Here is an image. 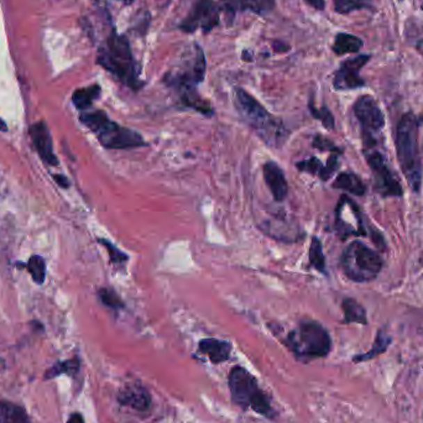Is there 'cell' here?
Returning <instances> with one entry per match:
<instances>
[{
    "label": "cell",
    "instance_id": "d6986e66",
    "mask_svg": "<svg viewBox=\"0 0 423 423\" xmlns=\"http://www.w3.org/2000/svg\"><path fill=\"white\" fill-rule=\"evenodd\" d=\"M333 187L356 195H365L367 192V187L362 182V178L353 173H340L334 181Z\"/></svg>",
    "mask_w": 423,
    "mask_h": 423
},
{
    "label": "cell",
    "instance_id": "836d02e7",
    "mask_svg": "<svg viewBox=\"0 0 423 423\" xmlns=\"http://www.w3.org/2000/svg\"><path fill=\"white\" fill-rule=\"evenodd\" d=\"M305 1H306L307 4L313 6L314 9H317V10H323L324 6H326V1L324 0H305Z\"/></svg>",
    "mask_w": 423,
    "mask_h": 423
},
{
    "label": "cell",
    "instance_id": "484cf974",
    "mask_svg": "<svg viewBox=\"0 0 423 423\" xmlns=\"http://www.w3.org/2000/svg\"><path fill=\"white\" fill-rule=\"evenodd\" d=\"M310 264L319 273H326V257L323 254L322 243L317 237L312 238L310 246Z\"/></svg>",
    "mask_w": 423,
    "mask_h": 423
},
{
    "label": "cell",
    "instance_id": "44dd1931",
    "mask_svg": "<svg viewBox=\"0 0 423 423\" xmlns=\"http://www.w3.org/2000/svg\"><path fill=\"white\" fill-rule=\"evenodd\" d=\"M391 340H391V337L388 334V332L385 329H380L376 334V338H375L372 349L367 353H364V354H358V356H354L353 362H367V360H372L380 354H384L385 351H388L389 345L391 344Z\"/></svg>",
    "mask_w": 423,
    "mask_h": 423
},
{
    "label": "cell",
    "instance_id": "74e56055",
    "mask_svg": "<svg viewBox=\"0 0 423 423\" xmlns=\"http://www.w3.org/2000/svg\"><path fill=\"white\" fill-rule=\"evenodd\" d=\"M120 1H122L124 4H127V6H129V4H131V3H134V0H120Z\"/></svg>",
    "mask_w": 423,
    "mask_h": 423
},
{
    "label": "cell",
    "instance_id": "ab89813d",
    "mask_svg": "<svg viewBox=\"0 0 423 423\" xmlns=\"http://www.w3.org/2000/svg\"><path fill=\"white\" fill-rule=\"evenodd\" d=\"M0 364H1V359H0Z\"/></svg>",
    "mask_w": 423,
    "mask_h": 423
},
{
    "label": "cell",
    "instance_id": "d590c367",
    "mask_svg": "<svg viewBox=\"0 0 423 423\" xmlns=\"http://www.w3.org/2000/svg\"><path fill=\"white\" fill-rule=\"evenodd\" d=\"M416 50L418 51L420 55L423 56V39L418 40L417 42H416Z\"/></svg>",
    "mask_w": 423,
    "mask_h": 423
},
{
    "label": "cell",
    "instance_id": "5bb4252c",
    "mask_svg": "<svg viewBox=\"0 0 423 423\" xmlns=\"http://www.w3.org/2000/svg\"><path fill=\"white\" fill-rule=\"evenodd\" d=\"M29 134H30L33 146L41 157V160L50 166H57L58 159L54 154L50 130L46 127V124L42 122L33 124L29 129Z\"/></svg>",
    "mask_w": 423,
    "mask_h": 423
},
{
    "label": "cell",
    "instance_id": "4dcf8cb0",
    "mask_svg": "<svg viewBox=\"0 0 423 423\" xmlns=\"http://www.w3.org/2000/svg\"><path fill=\"white\" fill-rule=\"evenodd\" d=\"M99 243L108 250V254L111 256V262L113 264H124V262H128V255L119 250L115 245L111 244L106 239H99Z\"/></svg>",
    "mask_w": 423,
    "mask_h": 423
},
{
    "label": "cell",
    "instance_id": "6da1fadb",
    "mask_svg": "<svg viewBox=\"0 0 423 423\" xmlns=\"http://www.w3.org/2000/svg\"><path fill=\"white\" fill-rule=\"evenodd\" d=\"M97 62L128 88L139 90L144 86L140 79L141 68L134 58L128 39L115 33V30L100 46Z\"/></svg>",
    "mask_w": 423,
    "mask_h": 423
},
{
    "label": "cell",
    "instance_id": "5b68a950",
    "mask_svg": "<svg viewBox=\"0 0 423 423\" xmlns=\"http://www.w3.org/2000/svg\"><path fill=\"white\" fill-rule=\"evenodd\" d=\"M228 384L232 401L235 405L243 410L251 408L267 418L275 417V412L265 392L259 388L255 378L244 367H234L230 370Z\"/></svg>",
    "mask_w": 423,
    "mask_h": 423
},
{
    "label": "cell",
    "instance_id": "e575fe53",
    "mask_svg": "<svg viewBox=\"0 0 423 423\" xmlns=\"http://www.w3.org/2000/svg\"><path fill=\"white\" fill-rule=\"evenodd\" d=\"M67 423H84V418L81 413H78V412H74L72 413L70 418H68V421Z\"/></svg>",
    "mask_w": 423,
    "mask_h": 423
},
{
    "label": "cell",
    "instance_id": "8d00e7d4",
    "mask_svg": "<svg viewBox=\"0 0 423 423\" xmlns=\"http://www.w3.org/2000/svg\"><path fill=\"white\" fill-rule=\"evenodd\" d=\"M8 130V127H6V122L0 118V131H6Z\"/></svg>",
    "mask_w": 423,
    "mask_h": 423
},
{
    "label": "cell",
    "instance_id": "8992f818",
    "mask_svg": "<svg viewBox=\"0 0 423 423\" xmlns=\"http://www.w3.org/2000/svg\"><path fill=\"white\" fill-rule=\"evenodd\" d=\"M286 345L300 359H316L329 354L332 340L328 330L316 321H303L287 335Z\"/></svg>",
    "mask_w": 423,
    "mask_h": 423
},
{
    "label": "cell",
    "instance_id": "f1b7e54d",
    "mask_svg": "<svg viewBox=\"0 0 423 423\" xmlns=\"http://www.w3.org/2000/svg\"><path fill=\"white\" fill-rule=\"evenodd\" d=\"M98 296H99V300L104 306L114 310V311H119L124 307L122 298L119 297L117 292L113 289H108V287H103L98 291Z\"/></svg>",
    "mask_w": 423,
    "mask_h": 423
},
{
    "label": "cell",
    "instance_id": "cb8c5ba5",
    "mask_svg": "<svg viewBox=\"0 0 423 423\" xmlns=\"http://www.w3.org/2000/svg\"><path fill=\"white\" fill-rule=\"evenodd\" d=\"M79 367H81V362H79V358H73L70 360H65V362H56L54 367H50L46 373H45V378L50 380V378H55L57 376H60L62 374H67L70 376H74L77 375L79 372Z\"/></svg>",
    "mask_w": 423,
    "mask_h": 423
},
{
    "label": "cell",
    "instance_id": "7a4b0ae2",
    "mask_svg": "<svg viewBox=\"0 0 423 423\" xmlns=\"http://www.w3.org/2000/svg\"><path fill=\"white\" fill-rule=\"evenodd\" d=\"M423 117L413 113L402 115L396 127L395 145L397 160L410 189L417 193L422 184V163L418 151V127Z\"/></svg>",
    "mask_w": 423,
    "mask_h": 423
},
{
    "label": "cell",
    "instance_id": "4316f807",
    "mask_svg": "<svg viewBox=\"0 0 423 423\" xmlns=\"http://www.w3.org/2000/svg\"><path fill=\"white\" fill-rule=\"evenodd\" d=\"M296 166L300 171L317 175L318 177L323 181H328L327 173H326V165H322V162L319 161L317 157H311L303 161L297 162Z\"/></svg>",
    "mask_w": 423,
    "mask_h": 423
},
{
    "label": "cell",
    "instance_id": "d6a6232c",
    "mask_svg": "<svg viewBox=\"0 0 423 423\" xmlns=\"http://www.w3.org/2000/svg\"><path fill=\"white\" fill-rule=\"evenodd\" d=\"M54 179H55L56 184H58L62 189H67L70 186L68 178L62 176V175H54Z\"/></svg>",
    "mask_w": 423,
    "mask_h": 423
},
{
    "label": "cell",
    "instance_id": "7c38bea8",
    "mask_svg": "<svg viewBox=\"0 0 423 423\" xmlns=\"http://www.w3.org/2000/svg\"><path fill=\"white\" fill-rule=\"evenodd\" d=\"M370 60V55H358L342 62L337 72L334 73V88L337 90H353L364 87L367 82L360 77V71Z\"/></svg>",
    "mask_w": 423,
    "mask_h": 423
},
{
    "label": "cell",
    "instance_id": "7402d4cb",
    "mask_svg": "<svg viewBox=\"0 0 423 423\" xmlns=\"http://www.w3.org/2000/svg\"><path fill=\"white\" fill-rule=\"evenodd\" d=\"M344 313V323H359L365 326L367 324V316L365 308L354 298H345L342 303Z\"/></svg>",
    "mask_w": 423,
    "mask_h": 423
},
{
    "label": "cell",
    "instance_id": "f35d334b",
    "mask_svg": "<svg viewBox=\"0 0 423 423\" xmlns=\"http://www.w3.org/2000/svg\"><path fill=\"white\" fill-rule=\"evenodd\" d=\"M397 1H400V3H402V1H404V0H397Z\"/></svg>",
    "mask_w": 423,
    "mask_h": 423
},
{
    "label": "cell",
    "instance_id": "d4e9b609",
    "mask_svg": "<svg viewBox=\"0 0 423 423\" xmlns=\"http://www.w3.org/2000/svg\"><path fill=\"white\" fill-rule=\"evenodd\" d=\"M334 10L345 15L356 10H373L374 0H333Z\"/></svg>",
    "mask_w": 423,
    "mask_h": 423
},
{
    "label": "cell",
    "instance_id": "ba28073f",
    "mask_svg": "<svg viewBox=\"0 0 423 423\" xmlns=\"http://www.w3.org/2000/svg\"><path fill=\"white\" fill-rule=\"evenodd\" d=\"M345 276L354 282H370L384 266L381 256L362 241H351L340 257Z\"/></svg>",
    "mask_w": 423,
    "mask_h": 423
},
{
    "label": "cell",
    "instance_id": "8fae6325",
    "mask_svg": "<svg viewBox=\"0 0 423 423\" xmlns=\"http://www.w3.org/2000/svg\"><path fill=\"white\" fill-rule=\"evenodd\" d=\"M221 19V8L214 0H198L184 22L179 24V29L184 33H195L200 29L203 33H209L216 28Z\"/></svg>",
    "mask_w": 423,
    "mask_h": 423
},
{
    "label": "cell",
    "instance_id": "603a6c76",
    "mask_svg": "<svg viewBox=\"0 0 423 423\" xmlns=\"http://www.w3.org/2000/svg\"><path fill=\"white\" fill-rule=\"evenodd\" d=\"M100 92L102 89L98 84H93L87 88L77 89L72 95L73 104L79 111H84L92 106L95 99L99 98Z\"/></svg>",
    "mask_w": 423,
    "mask_h": 423
},
{
    "label": "cell",
    "instance_id": "2e32d148",
    "mask_svg": "<svg viewBox=\"0 0 423 423\" xmlns=\"http://www.w3.org/2000/svg\"><path fill=\"white\" fill-rule=\"evenodd\" d=\"M262 173L275 200L282 202L289 192V186L282 170L275 162L269 161L262 167Z\"/></svg>",
    "mask_w": 423,
    "mask_h": 423
},
{
    "label": "cell",
    "instance_id": "9a60e30c",
    "mask_svg": "<svg viewBox=\"0 0 423 423\" xmlns=\"http://www.w3.org/2000/svg\"><path fill=\"white\" fill-rule=\"evenodd\" d=\"M118 401L122 406H130L139 412L149 410L151 405L149 391L138 383L125 385L122 388L118 395Z\"/></svg>",
    "mask_w": 423,
    "mask_h": 423
},
{
    "label": "cell",
    "instance_id": "4fadbf2b",
    "mask_svg": "<svg viewBox=\"0 0 423 423\" xmlns=\"http://www.w3.org/2000/svg\"><path fill=\"white\" fill-rule=\"evenodd\" d=\"M275 0H221L219 8L224 11L227 19L233 22L237 13L251 11L256 15H265L275 8Z\"/></svg>",
    "mask_w": 423,
    "mask_h": 423
},
{
    "label": "cell",
    "instance_id": "f546056e",
    "mask_svg": "<svg viewBox=\"0 0 423 423\" xmlns=\"http://www.w3.org/2000/svg\"><path fill=\"white\" fill-rule=\"evenodd\" d=\"M310 111H311L313 118H316L318 120H321L324 128L332 130L334 129V117L332 114V111H329L327 106H322V108H317L313 104V102H310Z\"/></svg>",
    "mask_w": 423,
    "mask_h": 423
},
{
    "label": "cell",
    "instance_id": "3957f363",
    "mask_svg": "<svg viewBox=\"0 0 423 423\" xmlns=\"http://www.w3.org/2000/svg\"><path fill=\"white\" fill-rule=\"evenodd\" d=\"M235 106L240 115L267 145L281 146L289 136L282 122L273 117L257 100L243 88L235 90Z\"/></svg>",
    "mask_w": 423,
    "mask_h": 423
},
{
    "label": "cell",
    "instance_id": "52a82bcc",
    "mask_svg": "<svg viewBox=\"0 0 423 423\" xmlns=\"http://www.w3.org/2000/svg\"><path fill=\"white\" fill-rule=\"evenodd\" d=\"M206 74V57L200 45L195 44L184 55L177 66L170 70L163 77V82L177 90L181 98L193 95L195 87L203 82Z\"/></svg>",
    "mask_w": 423,
    "mask_h": 423
},
{
    "label": "cell",
    "instance_id": "9c48e42d",
    "mask_svg": "<svg viewBox=\"0 0 423 423\" xmlns=\"http://www.w3.org/2000/svg\"><path fill=\"white\" fill-rule=\"evenodd\" d=\"M354 114L362 127L364 149H370L376 144V135L385 127L384 113L380 109L378 102L372 95H362L354 103Z\"/></svg>",
    "mask_w": 423,
    "mask_h": 423
},
{
    "label": "cell",
    "instance_id": "1f68e13d",
    "mask_svg": "<svg viewBox=\"0 0 423 423\" xmlns=\"http://www.w3.org/2000/svg\"><path fill=\"white\" fill-rule=\"evenodd\" d=\"M313 146L314 147H317L319 150L322 151H330V152H333V154H342V150H340V147H337L335 145L333 144V141H330V140L327 139V138H323L321 135H317L314 140H313Z\"/></svg>",
    "mask_w": 423,
    "mask_h": 423
},
{
    "label": "cell",
    "instance_id": "277c9868",
    "mask_svg": "<svg viewBox=\"0 0 423 423\" xmlns=\"http://www.w3.org/2000/svg\"><path fill=\"white\" fill-rule=\"evenodd\" d=\"M79 119L82 124L97 135L100 144L106 149L125 150L145 145L144 138L139 133L111 122L104 111L83 113Z\"/></svg>",
    "mask_w": 423,
    "mask_h": 423
},
{
    "label": "cell",
    "instance_id": "ac0fdd59",
    "mask_svg": "<svg viewBox=\"0 0 423 423\" xmlns=\"http://www.w3.org/2000/svg\"><path fill=\"white\" fill-rule=\"evenodd\" d=\"M364 41L360 38L351 33H340L335 35L332 50L338 56L346 55V54H356L362 50Z\"/></svg>",
    "mask_w": 423,
    "mask_h": 423
},
{
    "label": "cell",
    "instance_id": "60d3db41",
    "mask_svg": "<svg viewBox=\"0 0 423 423\" xmlns=\"http://www.w3.org/2000/svg\"><path fill=\"white\" fill-rule=\"evenodd\" d=\"M422 149H423V146H422Z\"/></svg>",
    "mask_w": 423,
    "mask_h": 423
},
{
    "label": "cell",
    "instance_id": "30bf717a",
    "mask_svg": "<svg viewBox=\"0 0 423 423\" xmlns=\"http://www.w3.org/2000/svg\"><path fill=\"white\" fill-rule=\"evenodd\" d=\"M364 156L373 173L374 189L378 195L383 197H401L404 195L402 186L386 165L384 156L374 147L364 149Z\"/></svg>",
    "mask_w": 423,
    "mask_h": 423
},
{
    "label": "cell",
    "instance_id": "83f0119b",
    "mask_svg": "<svg viewBox=\"0 0 423 423\" xmlns=\"http://www.w3.org/2000/svg\"><path fill=\"white\" fill-rule=\"evenodd\" d=\"M26 267H28V271L36 284H44L45 278H46V265H45L44 259L41 256H31L29 259Z\"/></svg>",
    "mask_w": 423,
    "mask_h": 423
},
{
    "label": "cell",
    "instance_id": "ffe728a7",
    "mask_svg": "<svg viewBox=\"0 0 423 423\" xmlns=\"http://www.w3.org/2000/svg\"><path fill=\"white\" fill-rule=\"evenodd\" d=\"M0 423H31L28 412L10 401H0Z\"/></svg>",
    "mask_w": 423,
    "mask_h": 423
},
{
    "label": "cell",
    "instance_id": "e0dca14e",
    "mask_svg": "<svg viewBox=\"0 0 423 423\" xmlns=\"http://www.w3.org/2000/svg\"><path fill=\"white\" fill-rule=\"evenodd\" d=\"M198 349L202 354L208 356L213 364H219L228 360L232 351V344L225 340L207 338L200 340Z\"/></svg>",
    "mask_w": 423,
    "mask_h": 423
}]
</instances>
